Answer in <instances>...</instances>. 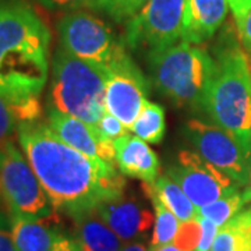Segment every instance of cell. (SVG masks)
<instances>
[{
	"mask_svg": "<svg viewBox=\"0 0 251 251\" xmlns=\"http://www.w3.org/2000/svg\"><path fill=\"white\" fill-rule=\"evenodd\" d=\"M59 41L64 50L81 60L108 70L126 48L108 24L90 10L64 13L57 23Z\"/></svg>",
	"mask_w": 251,
	"mask_h": 251,
	"instance_id": "obj_7",
	"label": "cell"
},
{
	"mask_svg": "<svg viewBox=\"0 0 251 251\" xmlns=\"http://www.w3.org/2000/svg\"><path fill=\"white\" fill-rule=\"evenodd\" d=\"M95 209L125 243L144 242L155 221L152 212L141 198L127 196L125 191L102 201Z\"/></svg>",
	"mask_w": 251,
	"mask_h": 251,
	"instance_id": "obj_13",
	"label": "cell"
},
{
	"mask_svg": "<svg viewBox=\"0 0 251 251\" xmlns=\"http://www.w3.org/2000/svg\"><path fill=\"white\" fill-rule=\"evenodd\" d=\"M50 31L21 0H10L0 17V95L18 123L41 116L49 75Z\"/></svg>",
	"mask_w": 251,
	"mask_h": 251,
	"instance_id": "obj_2",
	"label": "cell"
},
{
	"mask_svg": "<svg viewBox=\"0 0 251 251\" xmlns=\"http://www.w3.org/2000/svg\"><path fill=\"white\" fill-rule=\"evenodd\" d=\"M116 165L119 172L133 179L143 180L144 183H152L158 177L159 158L137 135L127 134L115 141Z\"/></svg>",
	"mask_w": 251,
	"mask_h": 251,
	"instance_id": "obj_15",
	"label": "cell"
},
{
	"mask_svg": "<svg viewBox=\"0 0 251 251\" xmlns=\"http://www.w3.org/2000/svg\"><path fill=\"white\" fill-rule=\"evenodd\" d=\"M9 3H10V0H0V17H1V14L4 13V10L7 9Z\"/></svg>",
	"mask_w": 251,
	"mask_h": 251,
	"instance_id": "obj_34",
	"label": "cell"
},
{
	"mask_svg": "<svg viewBox=\"0 0 251 251\" xmlns=\"http://www.w3.org/2000/svg\"><path fill=\"white\" fill-rule=\"evenodd\" d=\"M18 122L7 102L0 95V145L10 141V137L17 130Z\"/></svg>",
	"mask_w": 251,
	"mask_h": 251,
	"instance_id": "obj_26",
	"label": "cell"
},
{
	"mask_svg": "<svg viewBox=\"0 0 251 251\" xmlns=\"http://www.w3.org/2000/svg\"><path fill=\"white\" fill-rule=\"evenodd\" d=\"M147 0H97V10L116 23H128L143 9Z\"/></svg>",
	"mask_w": 251,
	"mask_h": 251,
	"instance_id": "obj_22",
	"label": "cell"
},
{
	"mask_svg": "<svg viewBox=\"0 0 251 251\" xmlns=\"http://www.w3.org/2000/svg\"><path fill=\"white\" fill-rule=\"evenodd\" d=\"M50 73L49 106L91 126L98 125L106 112L108 70L81 60L59 46L52 59Z\"/></svg>",
	"mask_w": 251,
	"mask_h": 251,
	"instance_id": "obj_5",
	"label": "cell"
},
{
	"mask_svg": "<svg viewBox=\"0 0 251 251\" xmlns=\"http://www.w3.org/2000/svg\"><path fill=\"white\" fill-rule=\"evenodd\" d=\"M75 239L84 251H120L123 240L98 215L97 209L73 218Z\"/></svg>",
	"mask_w": 251,
	"mask_h": 251,
	"instance_id": "obj_17",
	"label": "cell"
},
{
	"mask_svg": "<svg viewBox=\"0 0 251 251\" xmlns=\"http://www.w3.org/2000/svg\"><path fill=\"white\" fill-rule=\"evenodd\" d=\"M251 201V188L244 187L237 193L221 198L209 205L198 208V215L212 221L221 229Z\"/></svg>",
	"mask_w": 251,
	"mask_h": 251,
	"instance_id": "obj_20",
	"label": "cell"
},
{
	"mask_svg": "<svg viewBox=\"0 0 251 251\" xmlns=\"http://www.w3.org/2000/svg\"><path fill=\"white\" fill-rule=\"evenodd\" d=\"M237 32L242 46L247 53L251 54V9L239 20H236Z\"/></svg>",
	"mask_w": 251,
	"mask_h": 251,
	"instance_id": "obj_28",
	"label": "cell"
},
{
	"mask_svg": "<svg viewBox=\"0 0 251 251\" xmlns=\"http://www.w3.org/2000/svg\"><path fill=\"white\" fill-rule=\"evenodd\" d=\"M0 251H17L11 230L0 226Z\"/></svg>",
	"mask_w": 251,
	"mask_h": 251,
	"instance_id": "obj_31",
	"label": "cell"
},
{
	"mask_svg": "<svg viewBox=\"0 0 251 251\" xmlns=\"http://www.w3.org/2000/svg\"><path fill=\"white\" fill-rule=\"evenodd\" d=\"M48 125L67 145L87 155L99 163L115 165V143L105 138L95 126H91L77 117L48 108Z\"/></svg>",
	"mask_w": 251,
	"mask_h": 251,
	"instance_id": "obj_12",
	"label": "cell"
},
{
	"mask_svg": "<svg viewBox=\"0 0 251 251\" xmlns=\"http://www.w3.org/2000/svg\"><path fill=\"white\" fill-rule=\"evenodd\" d=\"M134 135L140 137L145 143L159 144L163 140L166 131L165 110L161 105L147 100L141 113L135 119L131 127Z\"/></svg>",
	"mask_w": 251,
	"mask_h": 251,
	"instance_id": "obj_21",
	"label": "cell"
},
{
	"mask_svg": "<svg viewBox=\"0 0 251 251\" xmlns=\"http://www.w3.org/2000/svg\"><path fill=\"white\" fill-rule=\"evenodd\" d=\"M50 251H84L75 236H69V234H60V237L56 240L53 249Z\"/></svg>",
	"mask_w": 251,
	"mask_h": 251,
	"instance_id": "obj_29",
	"label": "cell"
},
{
	"mask_svg": "<svg viewBox=\"0 0 251 251\" xmlns=\"http://www.w3.org/2000/svg\"><path fill=\"white\" fill-rule=\"evenodd\" d=\"M229 10L227 0H186L181 41L191 45L206 42L222 27Z\"/></svg>",
	"mask_w": 251,
	"mask_h": 251,
	"instance_id": "obj_14",
	"label": "cell"
},
{
	"mask_svg": "<svg viewBox=\"0 0 251 251\" xmlns=\"http://www.w3.org/2000/svg\"><path fill=\"white\" fill-rule=\"evenodd\" d=\"M214 59L215 74L204 112L251 151V69L247 54L233 41H224Z\"/></svg>",
	"mask_w": 251,
	"mask_h": 251,
	"instance_id": "obj_3",
	"label": "cell"
},
{
	"mask_svg": "<svg viewBox=\"0 0 251 251\" xmlns=\"http://www.w3.org/2000/svg\"><path fill=\"white\" fill-rule=\"evenodd\" d=\"M197 219L201 224V240L198 244L197 251H211L216 234L219 232V227L212 221L206 219L204 216L197 215Z\"/></svg>",
	"mask_w": 251,
	"mask_h": 251,
	"instance_id": "obj_27",
	"label": "cell"
},
{
	"mask_svg": "<svg viewBox=\"0 0 251 251\" xmlns=\"http://www.w3.org/2000/svg\"><path fill=\"white\" fill-rule=\"evenodd\" d=\"M50 11L70 13L77 10H97V0H34Z\"/></svg>",
	"mask_w": 251,
	"mask_h": 251,
	"instance_id": "obj_24",
	"label": "cell"
},
{
	"mask_svg": "<svg viewBox=\"0 0 251 251\" xmlns=\"http://www.w3.org/2000/svg\"><path fill=\"white\" fill-rule=\"evenodd\" d=\"M151 251H181L176 246V244H165V246H161V247H156V249H151Z\"/></svg>",
	"mask_w": 251,
	"mask_h": 251,
	"instance_id": "obj_33",
	"label": "cell"
},
{
	"mask_svg": "<svg viewBox=\"0 0 251 251\" xmlns=\"http://www.w3.org/2000/svg\"><path fill=\"white\" fill-rule=\"evenodd\" d=\"M148 81L125 49L108 67L105 91L106 112L131 130L148 95Z\"/></svg>",
	"mask_w": 251,
	"mask_h": 251,
	"instance_id": "obj_11",
	"label": "cell"
},
{
	"mask_svg": "<svg viewBox=\"0 0 251 251\" xmlns=\"http://www.w3.org/2000/svg\"><path fill=\"white\" fill-rule=\"evenodd\" d=\"M230 10L233 13L234 21L243 17L251 9V0H227Z\"/></svg>",
	"mask_w": 251,
	"mask_h": 251,
	"instance_id": "obj_30",
	"label": "cell"
},
{
	"mask_svg": "<svg viewBox=\"0 0 251 251\" xmlns=\"http://www.w3.org/2000/svg\"><path fill=\"white\" fill-rule=\"evenodd\" d=\"M120 251H151V249L147 247V244L140 240H134V242H127L123 244Z\"/></svg>",
	"mask_w": 251,
	"mask_h": 251,
	"instance_id": "obj_32",
	"label": "cell"
},
{
	"mask_svg": "<svg viewBox=\"0 0 251 251\" xmlns=\"http://www.w3.org/2000/svg\"><path fill=\"white\" fill-rule=\"evenodd\" d=\"M17 134L54 211L73 219L125 191L126 181L115 165L99 163L72 148L48 123H18Z\"/></svg>",
	"mask_w": 251,
	"mask_h": 251,
	"instance_id": "obj_1",
	"label": "cell"
},
{
	"mask_svg": "<svg viewBox=\"0 0 251 251\" xmlns=\"http://www.w3.org/2000/svg\"><path fill=\"white\" fill-rule=\"evenodd\" d=\"M148 184L165 204V206L177 216L180 222H186L197 218V206L191 202V200L186 196V193L181 190L179 184L173 181L168 175L158 176L155 181Z\"/></svg>",
	"mask_w": 251,
	"mask_h": 251,
	"instance_id": "obj_18",
	"label": "cell"
},
{
	"mask_svg": "<svg viewBox=\"0 0 251 251\" xmlns=\"http://www.w3.org/2000/svg\"><path fill=\"white\" fill-rule=\"evenodd\" d=\"M249 251H251V247H250V250H249Z\"/></svg>",
	"mask_w": 251,
	"mask_h": 251,
	"instance_id": "obj_35",
	"label": "cell"
},
{
	"mask_svg": "<svg viewBox=\"0 0 251 251\" xmlns=\"http://www.w3.org/2000/svg\"><path fill=\"white\" fill-rule=\"evenodd\" d=\"M200 240H201V224L196 218L180 224L179 230L173 242L181 251H197Z\"/></svg>",
	"mask_w": 251,
	"mask_h": 251,
	"instance_id": "obj_23",
	"label": "cell"
},
{
	"mask_svg": "<svg viewBox=\"0 0 251 251\" xmlns=\"http://www.w3.org/2000/svg\"><path fill=\"white\" fill-rule=\"evenodd\" d=\"M100 134L103 135L105 138H108L110 141H116L117 138L123 137L127 134V127H126L116 116H113L112 113L105 112L102 117L99 119L98 125L95 126Z\"/></svg>",
	"mask_w": 251,
	"mask_h": 251,
	"instance_id": "obj_25",
	"label": "cell"
},
{
	"mask_svg": "<svg viewBox=\"0 0 251 251\" xmlns=\"http://www.w3.org/2000/svg\"><path fill=\"white\" fill-rule=\"evenodd\" d=\"M11 234L17 251H50L63 232L48 218L11 216Z\"/></svg>",
	"mask_w": 251,
	"mask_h": 251,
	"instance_id": "obj_16",
	"label": "cell"
},
{
	"mask_svg": "<svg viewBox=\"0 0 251 251\" xmlns=\"http://www.w3.org/2000/svg\"><path fill=\"white\" fill-rule=\"evenodd\" d=\"M145 196H148L153 206L155 221H153V233L151 240V249H156L165 244H169L175 240L176 233L179 230L180 224L177 216L168 209L159 197L152 191L148 183H144Z\"/></svg>",
	"mask_w": 251,
	"mask_h": 251,
	"instance_id": "obj_19",
	"label": "cell"
},
{
	"mask_svg": "<svg viewBox=\"0 0 251 251\" xmlns=\"http://www.w3.org/2000/svg\"><path fill=\"white\" fill-rule=\"evenodd\" d=\"M183 135L196 152L242 188L251 181V151L232 133L218 125L191 119L183 126Z\"/></svg>",
	"mask_w": 251,
	"mask_h": 251,
	"instance_id": "obj_8",
	"label": "cell"
},
{
	"mask_svg": "<svg viewBox=\"0 0 251 251\" xmlns=\"http://www.w3.org/2000/svg\"><path fill=\"white\" fill-rule=\"evenodd\" d=\"M153 85L177 108L204 110L215 74V59L188 42H177L148 56Z\"/></svg>",
	"mask_w": 251,
	"mask_h": 251,
	"instance_id": "obj_4",
	"label": "cell"
},
{
	"mask_svg": "<svg viewBox=\"0 0 251 251\" xmlns=\"http://www.w3.org/2000/svg\"><path fill=\"white\" fill-rule=\"evenodd\" d=\"M166 175L179 184L197 208L242 190L236 181L204 161L197 152L186 150L177 153L176 159L168 166Z\"/></svg>",
	"mask_w": 251,
	"mask_h": 251,
	"instance_id": "obj_10",
	"label": "cell"
},
{
	"mask_svg": "<svg viewBox=\"0 0 251 251\" xmlns=\"http://www.w3.org/2000/svg\"><path fill=\"white\" fill-rule=\"evenodd\" d=\"M0 198L10 218H48L54 211L25 153L11 140L0 145Z\"/></svg>",
	"mask_w": 251,
	"mask_h": 251,
	"instance_id": "obj_6",
	"label": "cell"
},
{
	"mask_svg": "<svg viewBox=\"0 0 251 251\" xmlns=\"http://www.w3.org/2000/svg\"><path fill=\"white\" fill-rule=\"evenodd\" d=\"M186 0H147L144 7L126 24L123 44L147 56L163 50L181 38Z\"/></svg>",
	"mask_w": 251,
	"mask_h": 251,
	"instance_id": "obj_9",
	"label": "cell"
}]
</instances>
